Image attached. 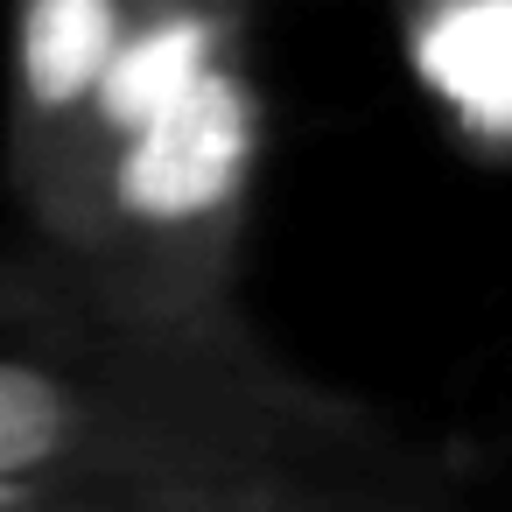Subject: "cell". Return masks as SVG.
Wrapping results in <instances>:
<instances>
[{"instance_id": "cell-1", "label": "cell", "mask_w": 512, "mask_h": 512, "mask_svg": "<svg viewBox=\"0 0 512 512\" xmlns=\"http://www.w3.org/2000/svg\"><path fill=\"white\" fill-rule=\"evenodd\" d=\"M386 449L372 414L288 372L232 323H15L0 330V512L337 477Z\"/></svg>"}, {"instance_id": "cell-2", "label": "cell", "mask_w": 512, "mask_h": 512, "mask_svg": "<svg viewBox=\"0 0 512 512\" xmlns=\"http://www.w3.org/2000/svg\"><path fill=\"white\" fill-rule=\"evenodd\" d=\"M260 141V85L246 57H225L85 155L71 218L43 260H57L99 316L169 330L232 323Z\"/></svg>"}, {"instance_id": "cell-3", "label": "cell", "mask_w": 512, "mask_h": 512, "mask_svg": "<svg viewBox=\"0 0 512 512\" xmlns=\"http://www.w3.org/2000/svg\"><path fill=\"white\" fill-rule=\"evenodd\" d=\"M134 22V0H15L8 29V190L29 239L50 232L99 78Z\"/></svg>"}, {"instance_id": "cell-4", "label": "cell", "mask_w": 512, "mask_h": 512, "mask_svg": "<svg viewBox=\"0 0 512 512\" xmlns=\"http://www.w3.org/2000/svg\"><path fill=\"white\" fill-rule=\"evenodd\" d=\"M421 106L477 162H512V0H393Z\"/></svg>"}, {"instance_id": "cell-5", "label": "cell", "mask_w": 512, "mask_h": 512, "mask_svg": "<svg viewBox=\"0 0 512 512\" xmlns=\"http://www.w3.org/2000/svg\"><path fill=\"white\" fill-rule=\"evenodd\" d=\"M71 316H99L85 302V288L43 260L36 246L29 253H0V330H15V323H71Z\"/></svg>"}, {"instance_id": "cell-6", "label": "cell", "mask_w": 512, "mask_h": 512, "mask_svg": "<svg viewBox=\"0 0 512 512\" xmlns=\"http://www.w3.org/2000/svg\"><path fill=\"white\" fill-rule=\"evenodd\" d=\"M295 477L274 484H204V491H134V498H71V505H29V512H274V498Z\"/></svg>"}, {"instance_id": "cell-7", "label": "cell", "mask_w": 512, "mask_h": 512, "mask_svg": "<svg viewBox=\"0 0 512 512\" xmlns=\"http://www.w3.org/2000/svg\"><path fill=\"white\" fill-rule=\"evenodd\" d=\"M274 512H428V505L393 498V491H365L351 470H337V477H295L274 498Z\"/></svg>"}, {"instance_id": "cell-8", "label": "cell", "mask_w": 512, "mask_h": 512, "mask_svg": "<svg viewBox=\"0 0 512 512\" xmlns=\"http://www.w3.org/2000/svg\"><path fill=\"white\" fill-rule=\"evenodd\" d=\"M239 8H246V0H239Z\"/></svg>"}]
</instances>
